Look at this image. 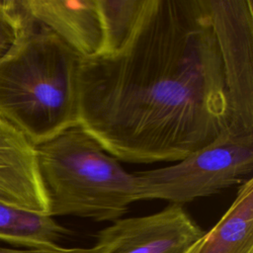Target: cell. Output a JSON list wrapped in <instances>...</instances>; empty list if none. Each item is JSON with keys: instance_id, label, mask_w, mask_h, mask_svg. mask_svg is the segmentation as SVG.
I'll return each instance as SVG.
<instances>
[{"instance_id": "1", "label": "cell", "mask_w": 253, "mask_h": 253, "mask_svg": "<svg viewBox=\"0 0 253 253\" xmlns=\"http://www.w3.org/2000/svg\"><path fill=\"white\" fill-rule=\"evenodd\" d=\"M79 126L119 161H180L228 124L205 0H150L126 46L82 59Z\"/></svg>"}, {"instance_id": "11", "label": "cell", "mask_w": 253, "mask_h": 253, "mask_svg": "<svg viewBox=\"0 0 253 253\" xmlns=\"http://www.w3.org/2000/svg\"><path fill=\"white\" fill-rule=\"evenodd\" d=\"M149 1L96 0L103 32L100 55H114L126 46L136 32Z\"/></svg>"}, {"instance_id": "9", "label": "cell", "mask_w": 253, "mask_h": 253, "mask_svg": "<svg viewBox=\"0 0 253 253\" xmlns=\"http://www.w3.org/2000/svg\"><path fill=\"white\" fill-rule=\"evenodd\" d=\"M184 253H253V178L239 186L225 213Z\"/></svg>"}, {"instance_id": "10", "label": "cell", "mask_w": 253, "mask_h": 253, "mask_svg": "<svg viewBox=\"0 0 253 253\" xmlns=\"http://www.w3.org/2000/svg\"><path fill=\"white\" fill-rule=\"evenodd\" d=\"M72 234L52 216L0 202V240L26 248H50Z\"/></svg>"}, {"instance_id": "6", "label": "cell", "mask_w": 253, "mask_h": 253, "mask_svg": "<svg viewBox=\"0 0 253 253\" xmlns=\"http://www.w3.org/2000/svg\"><path fill=\"white\" fill-rule=\"evenodd\" d=\"M205 230L183 206L169 204L141 216L121 217L98 231L97 253H184Z\"/></svg>"}, {"instance_id": "4", "label": "cell", "mask_w": 253, "mask_h": 253, "mask_svg": "<svg viewBox=\"0 0 253 253\" xmlns=\"http://www.w3.org/2000/svg\"><path fill=\"white\" fill-rule=\"evenodd\" d=\"M253 134L229 127L210 144L176 164L134 173L138 201L163 200L183 206L252 178Z\"/></svg>"}, {"instance_id": "8", "label": "cell", "mask_w": 253, "mask_h": 253, "mask_svg": "<svg viewBox=\"0 0 253 253\" xmlns=\"http://www.w3.org/2000/svg\"><path fill=\"white\" fill-rule=\"evenodd\" d=\"M30 16L83 59L99 56L103 32L96 0H21Z\"/></svg>"}, {"instance_id": "13", "label": "cell", "mask_w": 253, "mask_h": 253, "mask_svg": "<svg viewBox=\"0 0 253 253\" xmlns=\"http://www.w3.org/2000/svg\"><path fill=\"white\" fill-rule=\"evenodd\" d=\"M0 253H97L95 248L88 247H73L65 248L59 246L50 247V248H27V249H13L0 247Z\"/></svg>"}, {"instance_id": "7", "label": "cell", "mask_w": 253, "mask_h": 253, "mask_svg": "<svg viewBox=\"0 0 253 253\" xmlns=\"http://www.w3.org/2000/svg\"><path fill=\"white\" fill-rule=\"evenodd\" d=\"M0 202L49 215V202L41 177L36 146L1 119Z\"/></svg>"}, {"instance_id": "3", "label": "cell", "mask_w": 253, "mask_h": 253, "mask_svg": "<svg viewBox=\"0 0 253 253\" xmlns=\"http://www.w3.org/2000/svg\"><path fill=\"white\" fill-rule=\"evenodd\" d=\"M36 151L52 217L114 221L138 201L135 174L79 126L37 145Z\"/></svg>"}, {"instance_id": "2", "label": "cell", "mask_w": 253, "mask_h": 253, "mask_svg": "<svg viewBox=\"0 0 253 253\" xmlns=\"http://www.w3.org/2000/svg\"><path fill=\"white\" fill-rule=\"evenodd\" d=\"M82 59L30 16L14 45L0 58V119L35 146L79 126Z\"/></svg>"}, {"instance_id": "5", "label": "cell", "mask_w": 253, "mask_h": 253, "mask_svg": "<svg viewBox=\"0 0 253 253\" xmlns=\"http://www.w3.org/2000/svg\"><path fill=\"white\" fill-rule=\"evenodd\" d=\"M205 2L222 62L227 127L253 134V1Z\"/></svg>"}, {"instance_id": "12", "label": "cell", "mask_w": 253, "mask_h": 253, "mask_svg": "<svg viewBox=\"0 0 253 253\" xmlns=\"http://www.w3.org/2000/svg\"><path fill=\"white\" fill-rule=\"evenodd\" d=\"M29 17L21 0H0V58L14 45Z\"/></svg>"}]
</instances>
